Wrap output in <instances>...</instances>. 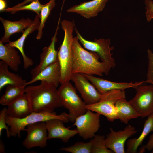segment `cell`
Listing matches in <instances>:
<instances>
[{
	"label": "cell",
	"mask_w": 153,
	"mask_h": 153,
	"mask_svg": "<svg viewBox=\"0 0 153 153\" xmlns=\"http://www.w3.org/2000/svg\"><path fill=\"white\" fill-rule=\"evenodd\" d=\"M61 69L58 59L42 70L35 77L27 83V86L40 80L57 88L60 83Z\"/></svg>",
	"instance_id": "obj_18"
},
{
	"label": "cell",
	"mask_w": 153,
	"mask_h": 153,
	"mask_svg": "<svg viewBox=\"0 0 153 153\" xmlns=\"http://www.w3.org/2000/svg\"><path fill=\"white\" fill-rule=\"evenodd\" d=\"M93 138L91 153H114L106 147L105 136L95 135Z\"/></svg>",
	"instance_id": "obj_28"
},
{
	"label": "cell",
	"mask_w": 153,
	"mask_h": 153,
	"mask_svg": "<svg viewBox=\"0 0 153 153\" xmlns=\"http://www.w3.org/2000/svg\"><path fill=\"white\" fill-rule=\"evenodd\" d=\"M7 115V108L5 107L1 110L0 112V136L1 135L2 130L4 129L6 130L7 137L9 138L10 129L6 125V122Z\"/></svg>",
	"instance_id": "obj_31"
},
{
	"label": "cell",
	"mask_w": 153,
	"mask_h": 153,
	"mask_svg": "<svg viewBox=\"0 0 153 153\" xmlns=\"http://www.w3.org/2000/svg\"><path fill=\"white\" fill-rule=\"evenodd\" d=\"M61 84L58 90V93L63 107L69 110V121L74 122L78 117L87 111L86 105L77 94L76 88L69 81Z\"/></svg>",
	"instance_id": "obj_5"
},
{
	"label": "cell",
	"mask_w": 153,
	"mask_h": 153,
	"mask_svg": "<svg viewBox=\"0 0 153 153\" xmlns=\"http://www.w3.org/2000/svg\"><path fill=\"white\" fill-rule=\"evenodd\" d=\"M62 120L54 119L45 122L48 132V139L57 138L61 139L66 143L69 139L78 134L77 129L71 130L66 128Z\"/></svg>",
	"instance_id": "obj_15"
},
{
	"label": "cell",
	"mask_w": 153,
	"mask_h": 153,
	"mask_svg": "<svg viewBox=\"0 0 153 153\" xmlns=\"http://www.w3.org/2000/svg\"><path fill=\"white\" fill-rule=\"evenodd\" d=\"M80 42L84 47L90 51L97 53L102 61L105 64L107 75L111 69L115 66V61L112 57V53L111 51L114 49L113 46H110V40L109 39L103 38L99 39H95L94 41H88L84 38L79 33L75 26L74 29Z\"/></svg>",
	"instance_id": "obj_7"
},
{
	"label": "cell",
	"mask_w": 153,
	"mask_h": 153,
	"mask_svg": "<svg viewBox=\"0 0 153 153\" xmlns=\"http://www.w3.org/2000/svg\"><path fill=\"white\" fill-rule=\"evenodd\" d=\"M0 20L2 23L4 29V33L0 41L3 43L10 42L9 40L10 36L13 34L22 32L29 27L32 23L33 21L29 18L26 19L24 18L18 21H12L5 19L0 17Z\"/></svg>",
	"instance_id": "obj_20"
},
{
	"label": "cell",
	"mask_w": 153,
	"mask_h": 153,
	"mask_svg": "<svg viewBox=\"0 0 153 153\" xmlns=\"http://www.w3.org/2000/svg\"><path fill=\"white\" fill-rule=\"evenodd\" d=\"M26 86L12 85H8L4 94L0 99V104L4 106H8L25 93Z\"/></svg>",
	"instance_id": "obj_25"
},
{
	"label": "cell",
	"mask_w": 153,
	"mask_h": 153,
	"mask_svg": "<svg viewBox=\"0 0 153 153\" xmlns=\"http://www.w3.org/2000/svg\"><path fill=\"white\" fill-rule=\"evenodd\" d=\"M142 85L134 88L136 94L129 102L139 117L144 118L153 113V85Z\"/></svg>",
	"instance_id": "obj_8"
},
{
	"label": "cell",
	"mask_w": 153,
	"mask_h": 153,
	"mask_svg": "<svg viewBox=\"0 0 153 153\" xmlns=\"http://www.w3.org/2000/svg\"><path fill=\"white\" fill-rule=\"evenodd\" d=\"M151 151H152L151 152V153H153V149Z\"/></svg>",
	"instance_id": "obj_37"
},
{
	"label": "cell",
	"mask_w": 153,
	"mask_h": 153,
	"mask_svg": "<svg viewBox=\"0 0 153 153\" xmlns=\"http://www.w3.org/2000/svg\"><path fill=\"white\" fill-rule=\"evenodd\" d=\"M32 109L27 93H24L21 97L8 106L7 115L10 117L17 118H24L31 114Z\"/></svg>",
	"instance_id": "obj_19"
},
{
	"label": "cell",
	"mask_w": 153,
	"mask_h": 153,
	"mask_svg": "<svg viewBox=\"0 0 153 153\" xmlns=\"http://www.w3.org/2000/svg\"><path fill=\"white\" fill-rule=\"evenodd\" d=\"M83 74L102 95L113 90H124L126 89L130 88H134L145 82L144 81L134 83L132 82L129 83L115 82L97 77L92 75Z\"/></svg>",
	"instance_id": "obj_14"
},
{
	"label": "cell",
	"mask_w": 153,
	"mask_h": 153,
	"mask_svg": "<svg viewBox=\"0 0 153 153\" xmlns=\"http://www.w3.org/2000/svg\"><path fill=\"white\" fill-rule=\"evenodd\" d=\"M80 94L86 105H90L98 102L102 96L95 87L83 74H73L71 79Z\"/></svg>",
	"instance_id": "obj_11"
},
{
	"label": "cell",
	"mask_w": 153,
	"mask_h": 153,
	"mask_svg": "<svg viewBox=\"0 0 153 153\" xmlns=\"http://www.w3.org/2000/svg\"><path fill=\"white\" fill-rule=\"evenodd\" d=\"M118 119L122 122L128 124L131 119L139 117L136 111L133 107L129 101L125 98H122L118 100L116 103Z\"/></svg>",
	"instance_id": "obj_24"
},
{
	"label": "cell",
	"mask_w": 153,
	"mask_h": 153,
	"mask_svg": "<svg viewBox=\"0 0 153 153\" xmlns=\"http://www.w3.org/2000/svg\"><path fill=\"white\" fill-rule=\"evenodd\" d=\"M5 146L4 143L2 140L0 141V153H3L5 152Z\"/></svg>",
	"instance_id": "obj_35"
},
{
	"label": "cell",
	"mask_w": 153,
	"mask_h": 153,
	"mask_svg": "<svg viewBox=\"0 0 153 153\" xmlns=\"http://www.w3.org/2000/svg\"><path fill=\"white\" fill-rule=\"evenodd\" d=\"M0 59L6 63L14 72H17L21 63V58L15 47L6 44L0 41Z\"/></svg>",
	"instance_id": "obj_22"
},
{
	"label": "cell",
	"mask_w": 153,
	"mask_h": 153,
	"mask_svg": "<svg viewBox=\"0 0 153 153\" xmlns=\"http://www.w3.org/2000/svg\"><path fill=\"white\" fill-rule=\"evenodd\" d=\"M6 7V3L5 0H0V11H3Z\"/></svg>",
	"instance_id": "obj_34"
},
{
	"label": "cell",
	"mask_w": 153,
	"mask_h": 153,
	"mask_svg": "<svg viewBox=\"0 0 153 153\" xmlns=\"http://www.w3.org/2000/svg\"><path fill=\"white\" fill-rule=\"evenodd\" d=\"M109 0H93L84 2L74 5L67 10L68 12L75 13L89 19L96 16L104 8Z\"/></svg>",
	"instance_id": "obj_16"
},
{
	"label": "cell",
	"mask_w": 153,
	"mask_h": 153,
	"mask_svg": "<svg viewBox=\"0 0 153 153\" xmlns=\"http://www.w3.org/2000/svg\"><path fill=\"white\" fill-rule=\"evenodd\" d=\"M55 5V0H50L47 3L43 4L40 12V24L36 37L37 39L39 40L42 37V29L45 26V23Z\"/></svg>",
	"instance_id": "obj_26"
},
{
	"label": "cell",
	"mask_w": 153,
	"mask_h": 153,
	"mask_svg": "<svg viewBox=\"0 0 153 153\" xmlns=\"http://www.w3.org/2000/svg\"><path fill=\"white\" fill-rule=\"evenodd\" d=\"M25 93L29 96L32 112L54 113L56 108L63 107L57 87L45 82L26 86Z\"/></svg>",
	"instance_id": "obj_1"
},
{
	"label": "cell",
	"mask_w": 153,
	"mask_h": 153,
	"mask_svg": "<svg viewBox=\"0 0 153 153\" xmlns=\"http://www.w3.org/2000/svg\"><path fill=\"white\" fill-rule=\"evenodd\" d=\"M34 0H25L22 3H20V4H18V5L19 6H21L23 5H25L27 3L31 2Z\"/></svg>",
	"instance_id": "obj_36"
},
{
	"label": "cell",
	"mask_w": 153,
	"mask_h": 153,
	"mask_svg": "<svg viewBox=\"0 0 153 153\" xmlns=\"http://www.w3.org/2000/svg\"><path fill=\"white\" fill-rule=\"evenodd\" d=\"M143 147L148 151H151L153 149V134L150 135L146 144Z\"/></svg>",
	"instance_id": "obj_33"
},
{
	"label": "cell",
	"mask_w": 153,
	"mask_h": 153,
	"mask_svg": "<svg viewBox=\"0 0 153 153\" xmlns=\"http://www.w3.org/2000/svg\"><path fill=\"white\" fill-rule=\"evenodd\" d=\"M57 119L62 120L64 122L69 121V115L63 112L59 115L54 113L44 112H32L27 116L22 118H17L9 116L7 115L6 117L7 124L10 127L9 130L10 137H20L22 131L25 130V127L27 125L41 121L46 122L52 119Z\"/></svg>",
	"instance_id": "obj_4"
},
{
	"label": "cell",
	"mask_w": 153,
	"mask_h": 153,
	"mask_svg": "<svg viewBox=\"0 0 153 153\" xmlns=\"http://www.w3.org/2000/svg\"><path fill=\"white\" fill-rule=\"evenodd\" d=\"M147 117L141 134L138 137L130 139L127 141V153H137L138 147L144 139L150 133L153 131V113Z\"/></svg>",
	"instance_id": "obj_23"
},
{
	"label": "cell",
	"mask_w": 153,
	"mask_h": 153,
	"mask_svg": "<svg viewBox=\"0 0 153 153\" xmlns=\"http://www.w3.org/2000/svg\"><path fill=\"white\" fill-rule=\"evenodd\" d=\"M92 139L88 142H78L70 146L62 147L61 150L72 153H91Z\"/></svg>",
	"instance_id": "obj_27"
},
{
	"label": "cell",
	"mask_w": 153,
	"mask_h": 153,
	"mask_svg": "<svg viewBox=\"0 0 153 153\" xmlns=\"http://www.w3.org/2000/svg\"><path fill=\"white\" fill-rule=\"evenodd\" d=\"M61 28L64 32L63 41L58 52V59L61 69L60 84L71 80L72 73L73 58L71 47L73 37V30L75 25L73 22L64 20L61 22Z\"/></svg>",
	"instance_id": "obj_3"
},
{
	"label": "cell",
	"mask_w": 153,
	"mask_h": 153,
	"mask_svg": "<svg viewBox=\"0 0 153 153\" xmlns=\"http://www.w3.org/2000/svg\"><path fill=\"white\" fill-rule=\"evenodd\" d=\"M77 36L73 37L71 47L72 73L95 75L102 76L106 74L105 63L99 60L96 53L84 49L80 44Z\"/></svg>",
	"instance_id": "obj_2"
},
{
	"label": "cell",
	"mask_w": 153,
	"mask_h": 153,
	"mask_svg": "<svg viewBox=\"0 0 153 153\" xmlns=\"http://www.w3.org/2000/svg\"><path fill=\"white\" fill-rule=\"evenodd\" d=\"M27 133L22 143L23 146L29 150L35 147L44 148L47 145L48 132L45 122L41 121L27 125Z\"/></svg>",
	"instance_id": "obj_10"
},
{
	"label": "cell",
	"mask_w": 153,
	"mask_h": 153,
	"mask_svg": "<svg viewBox=\"0 0 153 153\" xmlns=\"http://www.w3.org/2000/svg\"><path fill=\"white\" fill-rule=\"evenodd\" d=\"M110 132L105 138L106 147L114 153H125V143L127 140L136 134L137 130L131 125L126 126L122 130L114 131L110 128Z\"/></svg>",
	"instance_id": "obj_12"
},
{
	"label": "cell",
	"mask_w": 153,
	"mask_h": 153,
	"mask_svg": "<svg viewBox=\"0 0 153 153\" xmlns=\"http://www.w3.org/2000/svg\"><path fill=\"white\" fill-rule=\"evenodd\" d=\"M144 3L146 20L147 22H150L153 19V1L152 0H145Z\"/></svg>",
	"instance_id": "obj_32"
},
{
	"label": "cell",
	"mask_w": 153,
	"mask_h": 153,
	"mask_svg": "<svg viewBox=\"0 0 153 153\" xmlns=\"http://www.w3.org/2000/svg\"><path fill=\"white\" fill-rule=\"evenodd\" d=\"M43 4H41L38 0H34L28 5H23L18 7L6 8L4 12H10L12 14L22 10H27L33 11L40 16V12Z\"/></svg>",
	"instance_id": "obj_29"
},
{
	"label": "cell",
	"mask_w": 153,
	"mask_h": 153,
	"mask_svg": "<svg viewBox=\"0 0 153 153\" xmlns=\"http://www.w3.org/2000/svg\"><path fill=\"white\" fill-rule=\"evenodd\" d=\"M40 17L37 14L32 24L25 29L21 37L16 40L10 42L7 44V45L14 47L18 49L21 53L22 56L23 62V68L27 69L32 66L33 62V60L27 56L25 54L24 50V46L25 41L27 36L36 30H38L40 24Z\"/></svg>",
	"instance_id": "obj_17"
},
{
	"label": "cell",
	"mask_w": 153,
	"mask_h": 153,
	"mask_svg": "<svg viewBox=\"0 0 153 153\" xmlns=\"http://www.w3.org/2000/svg\"><path fill=\"white\" fill-rule=\"evenodd\" d=\"M8 65L4 61H0V90L5 86L12 85L21 86H27V82L17 74L8 69Z\"/></svg>",
	"instance_id": "obj_21"
},
{
	"label": "cell",
	"mask_w": 153,
	"mask_h": 153,
	"mask_svg": "<svg viewBox=\"0 0 153 153\" xmlns=\"http://www.w3.org/2000/svg\"><path fill=\"white\" fill-rule=\"evenodd\" d=\"M125 98L124 90H113L102 94L98 102L86 105V107L87 109L105 116L108 121L113 122L118 119L115 107L116 102L120 99Z\"/></svg>",
	"instance_id": "obj_6"
},
{
	"label": "cell",
	"mask_w": 153,
	"mask_h": 153,
	"mask_svg": "<svg viewBox=\"0 0 153 153\" xmlns=\"http://www.w3.org/2000/svg\"><path fill=\"white\" fill-rule=\"evenodd\" d=\"M100 114L87 109L84 114L78 117L73 125L76 126L79 135L84 140L93 138L100 126Z\"/></svg>",
	"instance_id": "obj_9"
},
{
	"label": "cell",
	"mask_w": 153,
	"mask_h": 153,
	"mask_svg": "<svg viewBox=\"0 0 153 153\" xmlns=\"http://www.w3.org/2000/svg\"><path fill=\"white\" fill-rule=\"evenodd\" d=\"M60 20V17L55 32L54 36L51 38L50 44L48 46L42 48V52L40 55L39 64L33 68L30 72L31 79L35 77L45 68L58 59V50H56L55 45L57 41L56 35L59 28Z\"/></svg>",
	"instance_id": "obj_13"
},
{
	"label": "cell",
	"mask_w": 153,
	"mask_h": 153,
	"mask_svg": "<svg viewBox=\"0 0 153 153\" xmlns=\"http://www.w3.org/2000/svg\"><path fill=\"white\" fill-rule=\"evenodd\" d=\"M148 58V69L145 82L151 83L153 85V53L150 50H147Z\"/></svg>",
	"instance_id": "obj_30"
}]
</instances>
